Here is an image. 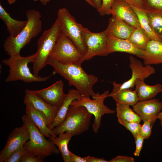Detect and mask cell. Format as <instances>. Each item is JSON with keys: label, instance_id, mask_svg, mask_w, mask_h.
<instances>
[{"label": "cell", "instance_id": "6da1fadb", "mask_svg": "<svg viewBox=\"0 0 162 162\" xmlns=\"http://www.w3.org/2000/svg\"><path fill=\"white\" fill-rule=\"evenodd\" d=\"M46 65L53 68V74L57 73L67 80L70 86H74L82 97L93 99L97 96L93 91V86L98 81V78L92 74H88L78 63L63 64L49 57Z\"/></svg>", "mask_w": 162, "mask_h": 162}, {"label": "cell", "instance_id": "83f0119b", "mask_svg": "<svg viewBox=\"0 0 162 162\" xmlns=\"http://www.w3.org/2000/svg\"><path fill=\"white\" fill-rule=\"evenodd\" d=\"M128 40L137 48L143 51L152 40L141 27L136 28Z\"/></svg>", "mask_w": 162, "mask_h": 162}, {"label": "cell", "instance_id": "30bf717a", "mask_svg": "<svg viewBox=\"0 0 162 162\" xmlns=\"http://www.w3.org/2000/svg\"><path fill=\"white\" fill-rule=\"evenodd\" d=\"M83 56L73 42L61 32L49 57L62 63H79Z\"/></svg>", "mask_w": 162, "mask_h": 162}, {"label": "cell", "instance_id": "d4e9b609", "mask_svg": "<svg viewBox=\"0 0 162 162\" xmlns=\"http://www.w3.org/2000/svg\"><path fill=\"white\" fill-rule=\"evenodd\" d=\"M109 96L112 98L116 103L126 104L132 106L139 101L136 91L131 88L112 89Z\"/></svg>", "mask_w": 162, "mask_h": 162}, {"label": "cell", "instance_id": "f35d334b", "mask_svg": "<svg viewBox=\"0 0 162 162\" xmlns=\"http://www.w3.org/2000/svg\"><path fill=\"white\" fill-rule=\"evenodd\" d=\"M70 157L71 162H87L85 157L82 158L70 151Z\"/></svg>", "mask_w": 162, "mask_h": 162}, {"label": "cell", "instance_id": "4fadbf2b", "mask_svg": "<svg viewBox=\"0 0 162 162\" xmlns=\"http://www.w3.org/2000/svg\"><path fill=\"white\" fill-rule=\"evenodd\" d=\"M63 86L62 81L59 80L46 88L32 91L47 103L59 109L66 95L63 92Z\"/></svg>", "mask_w": 162, "mask_h": 162}, {"label": "cell", "instance_id": "484cf974", "mask_svg": "<svg viewBox=\"0 0 162 162\" xmlns=\"http://www.w3.org/2000/svg\"><path fill=\"white\" fill-rule=\"evenodd\" d=\"M129 105L122 103H116V113L118 122L125 121L140 123L141 120Z\"/></svg>", "mask_w": 162, "mask_h": 162}, {"label": "cell", "instance_id": "f1b7e54d", "mask_svg": "<svg viewBox=\"0 0 162 162\" xmlns=\"http://www.w3.org/2000/svg\"><path fill=\"white\" fill-rule=\"evenodd\" d=\"M130 5L137 16L141 27L146 31L151 40L161 42V40L154 34L152 30L145 10Z\"/></svg>", "mask_w": 162, "mask_h": 162}, {"label": "cell", "instance_id": "8992f818", "mask_svg": "<svg viewBox=\"0 0 162 162\" xmlns=\"http://www.w3.org/2000/svg\"><path fill=\"white\" fill-rule=\"evenodd\" d=\"M61 31L56 19L50 28L43 32L37 41L36 56L33 63V74L38 76L40 70L46 64L47 60Z\"/></svg>", "mask_w": 162, "mask_h": 162}, {"label": "cell", "instance_id": "603a6c76", "mask_svg": "<svg viewBox=\"0 0 162 162\" xmlns=\"http://www.w3.org/2000/svg\"><path fill=\"white\" fill-rule=\"evenodd\" d=\"M0 18L5 25L10 36H16L26 26L27 20H20L12 18L0 4Z\"/></svg>", "mask_w": 162, "mask_h": 162}, {"label": "cell", "instance_id": "ee69618b", "mask_svg": "<svg viewBox=\"0 0 162 162\" xmlns=\"http://www.w3.org/2000/svg\"><path fill=\"white\" fill-rule=\"evenodd\" d=\"M16 0H7L10 4H12L14 3Z\"/></svg>", "mask_w": 162, "mask_h": 162}, {"label": "cell", "instance_id": "7c38bea8", "mask_svg": "<svg viewBox=\"0 0 162 162\" xmlns=\"http://www.w3.org/2000/svg\"><path fill=\"white\" fill-rule=\"evenodd\" d=\"M29 139V131L25 124L15 128L9 135L4 148L0 152V162H4L12 152L24 145Z\"/></svg>", "mask_w": 162, "mask_h": 162}, {"label": "cell", "instance_id": "8d00e7d4", "mask_svg": "<svg viewBox=\"0 0 162 162\" xmlns=\"http://www.w3.org/2000/svg\"><path fill=\"white\" fill-rule=\"evenodd\" d=\"M134 159L133 158L126 156H118L112 158L109 162H134Z\"/></svg>", "mask_w": 162, "mask_h": 162}, {"label": "cell", "instance_id": "f546056e", "mask_svg": "<svg viewBox=\"0 0 162 162\" xmlns=\"http://www.w3.org/2000/svg\"><path fill=\"white\" fill-rule=\"evenodd\" d=\"M28 151L24 145L12 152L4 162H20L21 158Z\"/></svg>", "mask_w": 162, "mask_h": 162}, {"label": "cell", "instance_id": "60d3db41", "mask_svg": "<svg viewBox=\"0 0 162 162\" xmlns=\"http://www.w3.org/2000/svg\"><path fill=\"white\" fill-rule=\"evenodd\" d=\"M94 5V7L97 9H98L100 7L102 2V0H90Z\"/></svg>", "mask_w": 162, "mask_h": 162}, {"label": "cell", "instance_id": "7a4b0ae2", "mask_svg": "<svg viewBox=\"0 0 162 162\" xmlns=\"http://www.w3.org/2000/svg\"><path fill=\"white\" fill-rule=\"evenodd\" d=\"M26 15L27 23L24 28L16 37H7L3 44L4 50L10 56L20 54L21 50L37 36L42 30L41 15L38 10H27Z\"/></svg>", "mask_w": 162, "mask_h": 162}, {"label": "cell", "instance_id": "ac0fdd59", "mask_svg": "<svg viewBox=\"0 0 162 162\" xmlns=\"http://www.w3.org/2000/svg\"><path fill=\"white\" fill-rule=\"evenodd\" d=\"M135 28L122 20L112 16L109 20L106 30L108 34L119 38L128 39Z\"/></svg>", "mask_w": 162, "mask_h": 162}, {"label": "cell", "instance_id": "3957f363", "mask_svg": "<svg viewBox=\"0 0 162 162\" xmlns=\"http://www.w3.org/2000/svg\"><path fill=\"white\" fill-rule=\"evenodd\" d=\"M36 56V53L26 57L22 56L19 54L10 56L9 58L2 60V63L9 67V68L5 82L17 80H21L26 83L42 82L50 79L52 75L42 77L36 76L31 73L28 64L32 63Z\"/></svg>", "mask_w": 162, "mask_h": 162}, {"label": "cell", "instance_id": "2e32d148", "mask_svg": "<svg viewBox=\"0 0 162 162\" xmlns=\"http://www.w3.org/2000/svg\"><path fill=\"white\" fill-rule=\"evenodd\" d=\"M24 104L30 103L42 112L48 121L50 128L56 116L58 109L48 104L34 93L32 90L26 89L24 98Z\"/></svg>", "mask_w": 162, "mask_h": 162}, {"label": "cell", "instance_id": "8fae6325", "mask_svg": "<svg viewBox=\"0 0 162 162\" xmlns=\"http://www.w3.org/2000/svg\"><path fill=\"white\" fill-rule=\"evenodd\" d=\"M129 67L132 71L131 78L122 84L113 81V89L119 90L124 88H133L137 80H144L146 78L155 72V68L151 65H145L141 61L132 56H129Z\"/></svg>", "mask_w": 162, "mask_h": 162}, {"label": "cell", "instance_id": "5b68a950", "mask_svg": "<svg viewBox=\"0 0 162 162\" xmlns=\"http://www.w3.org/2000/svg\"><path fill=\"white\" fill-rule=\"evenodd\" d=\"M22 121L28 129L30 139L24 146L27 151L43 158L60 152L56 146L50 140H47L31 119L26 114L22 116Z\"/></svg>", "mask_w": 162, "mask_h": 162}, {"label": "cell", "instance_id": "b9f144b4", "mask_svg": "<svg viewBox=\"0 0 162 162\" xmlns=\"http://www.w3.org/2000/svg\"><path fill=\"white\" fill-rule=\"evenodd\" d=\"M34 1H37V0H40L41 2L44 5H45L46 4V3L50 1V0H34ZM85 1H86V2H87L89 4H90L91 6L93 7H94V5L90 1V0H84Z\"/></svg>", "mask_w": 162, "mask_h": 162}, {"label": "cell", "instance_id": "ba28073f", "mask_svg": "<svg viewBox=\"0 0 162 162\" xmlns=\"http://www.w3.org/2000/svg\"><path fill=\"white\" fill-rule=\"evenodd\" d=\"M97 97L91 100L90 98L82 97L79 100H74L71 105L74 106H82L85 107L89 112L94 116V122L92 127L93 132L97 133L101 126V118L105 114H113L115 112L104 104L105 99L109 96V91H105L101 94L97 93Z\"/></svg>", "mask_w": 162, "mask_h": 162}, {"label": "cell", "instance_id": "277c9868", "mask_svg": "<svg viewBox=\"0 0 162 162\" xmlns=\"http://www.w3.org/2000/svg\"><path fill=\"white\" fill-rule=\"evenodd\" d=\"M92 115L83 106L70 105L64 121L52 131L56 136L65 132L79 135L88 130Z\"/></svg>", "mask_w": 162, "mask_h": 162}, {"label": "cell", "instance_id": "ab89813d", "mask_svg": "<svg viewBox=\"0 0 162 162\" xmlns=\"http://www.w3.org/2000/svg\"><path fill=\"white\" fill-rule=\"evenodd\" d=\"M85 157L87 162H109L104 158H97L90 156Z\"/></svg>", "mask_w": 162, "mask_h": 162}, {"label": "cell", "instance_id": "7402d4cb", "mask_svg": "<svg viewBox=\"0 0 162 162\" xmlns=\"http://www.w3.org/2000/svg\"><path fill=\"white\" fill-rule=\"evenodd\" d=\"M136 91L139 101L152 98L159 93L162 92V85L160 84L151 86L145 83L144 80L138 79L135 84Z\"/></svg>", "mask_w": 162, "mask_h": 162}, {"label": "cell", "instance_id": "4316f807", "mask_svg": "<svg viewBox=\"0 0 162 162\" xmlns=\"http://www.w3.org/2000/svg\"><path fill=\"white\" fill-rule=\"evenodd\" d=\"M145 10L152 30L162 40V10L156 9Z\"/></svg>", "mask_w": 162, "mask_h": 162}, {"label": "cell", "instance_id": "d6a6232c", "mask_svg": "<svg viewBox=\"0 0 162 162\" xmlns=\"http://www.w3.org/2000/svg\"><path fill=\"white\" fill-rule=\"evenodd\" d=\"M115 0H102L100 7L97 10L99 14L102 16L110 14V11L112 5Z\"/></svg>", "mask_w": 162, "mask_h": 162}, {"label": "cell", "instance_id": "9c48e42d", "mask_svg": "<svg viewBox=\"0 0 162 162\" xmlns=\"http://www.w3.org/2000/svg\"><path fill=\"white\" fill-rule=\"evenodd\" d=\"M83 36L87 51L80 61V64L95 56H106L109 54L107 46L108 34L106 30L99 32H93L84 27Z\"/></svg>", "mask_w": 162, "mask_h": 162}, {"label": "cell", "instance_id": "e575fe53", "mask_svg": "<svg viewBox=\"0 0 162 162\" xmlns=\"http://www.w3.org/2000/svg\"><path fill=\"white\" fill-rule=\"evenodd\" d=\"M44 159L28 151L22 157L20 162H43Z\"/></svg>", "mask_w": 162, "mask_h": 162}, {"label": "cell", "instance_id": "1f68e13d", "mask_svg": "<svg viewBox=\"0 0 162 162\" xmlns=\"http://www.w3.org/2000/svg\"><path fill=\"white\" fill-rule=\"evenodd\" d=\"M156 121L153 120L143 122L141 126L139 135L144 139H148L152 134V128Z\"/></svg>", "mask_w": 162, "mask_h": 162}, {"label": "cell", "instance_id": "d6986e66", "mask_svg": "<svg viewBox=\"0 0 162 162\" xmlns=\"http://www.w3.org/2000/svg\"><path fill=\"white\" fill-rule=\"evenodd\" d=\"M25 104L26 105V114L44 136L49 137L53 135L44 115L30 103H26Z\"/></svg>", "mask_w": 162, "mask_h": 162}, {"label": "cell", "instance_id": "d590c367", "mask_svg": "<svg viewBox=\"0 0 162 162\" xmlns=\"http://www.w3.org/2000/svg\"><path fill=\"white\" fill-rule=\"evenodd\" d=\"M144 140L143 138L139 135L135 139L136 149L134 153V154L135 156H139L142 147Z\"/></svg>", "mask_w": 162, "mask_h": 162}, {"label": "cell", "instance_id": "836d02e7", "mask_svg": "<svg viewBox=\"0 0 162 162\" xmlns=\"http://www.w3.org/2000/svg\"><path fill=\"white\" fill-rule=\"evenodd\" d=\"M144 9H156L162 10V0H142Z\"/></svg>", "mask_w": 162, "mask_h": 162}, {"label": "cell", "instance_id": "44dd1931", "mask_svg": "<svg viewBox=\"0 0 162 162\" xmlns=\"http://www.w3.org/2000/svg\"><path fill=\"white\" fill-rule=\"evenodd\" d=\"M82 96L76 90L70 89L61 106L58 109L55 119L50 127L52 130L54 127L61 124L64 121L72 101L74 100H79Z\"/></svg>", "mask_w": 162, "mask_h": 162}, {"label": "cell", "instance_id": "74e56055", "mask_svg": "<svg viewBox=\"0 0 162 162\" xmlns=\"http://www.w3.org/2000/svg\"><path fill=\"white\" fill-rule=\"evenodd\" d=\"M124 1L132 5L143 9L142 0H120Z\"/></svg>", "mask_w": 162, "mask_h": 162}, {"label": "cell", "instance_id": "f6af8a7d", "mask_svg": "<svg viewBox=\"0 0 162 162\" xmlns=\"http://www.w3.org/2000/svg\"><path fill=\"white\" fill-rule=\"evenodd\" d=\"M161 42H162V41Z\"/></svg>", "mask_w": 162, "mask_h": 162}, {"label": "cell", "instance_id": "4dcf8cb0", "mask_svg": "<svg viewBox=\"0 0 162 162\" xmlns=\"http://www.w3.org/2000/svg\"><path fill=\"white\" fill-rule=\"evenodd\" d=\"M118 122L131 133L134 139L139 135L140 130L141 126L140 123L125 121H120Z\"/></svg>", "mask_w": 162, "mask_h": 162}, {"label": "cell", "instance_id": "9a60e30c", "mask_svg": "<svg viewBox=\"0 0 162 162\" xmlns=\"http://www.w3.org/2000/svg\"><path fill=\"white\" fill-rule=\"evenodd\" d=\"M110 13L135 28L141 27L135 12L129 4L124 1L115 0L112 5Z\"/></svg>", "mask_w": 162, "mask_h": 162}, {"label": "cell", "instance_id": "e0dca14e", "mask_svg": "<svg viewBox=\"0 0 162 162\" xmlns=\"http://www.w3.org/2000/svg\"><path fill=\"white\" fill-rule=\"evenodd\" d=\"M107 46L109 54L116 52H124L142 59L144 56V51L137 48L128 39L119 38L108 34Z\"/></svg>", "mask_w": 162, "mask_h": 162}, {"label": "cell", "instance_id": "7bdbcfd3", "mask_svg": "<svg viewBox=\"0 0 162 162\" xmlns=\"http://www.w3.org/2000/svg\"><path fill=\"white\" fill-rule=\"evenodd\" d=\"M157 119H159L160 122V124L162 126V111L160 112L157 115Z\"/></svg>", "mask_w": 162, "mask_h": 162}, {"label": "cell", "instance_id": "ffe728a7", "mask_svg": "<svg viewBox=\"0 0 162 162\" xmlns=\"http://www.w3.org/2000/svg\"><path fill=\"white\" fill-rule=\"evenodd\" d=\"M144 65L162 63V42L151 40L144 51L143 59Z\"/></svg>", "mask_w": 162, "mask_h": 162}, {"label": "cell", "instance_id": "52a82bcc", "mask_svg": "<svg viewBox=\"0 0 162 162\" xmlns=\"http://www.w3.org/2000/svg\"><path fill=\"white\" fill-rule=\"evenodd\" d=\"M57 18L62 32L75 44L82 54L86 53L87 49L83 36L84 27L77 22L65 8L58 10Z\"/></svg>", "mask_w": 162, "mask_h": 162}, {"label": "cell", "instance_id": "5bb4252c", "mask_svg": "<svg viewBox=\"0 0 162 162\" xmlns=\"http://www.w3.org/2000/svg\"><path fill=\"white\" fill-rule=\"evenodd\" d=\"M132 106L144 122L157 119V115L162 109V102L158 99L152 98L139 101Z\"/></svg>", "mask_w": 162, "mask_h": 162}, {"label": "cell", "instance_id": "cb8c5ba5", "mask_svg": "<svg viewBox=\"0 0 162 162\" xmlns=\"http://www.w3.org/2000/svg\"><path fill=\"white\" fill-rule=\"evenodd\" d=\"M71 133L65 132L57 136L54 134L50 136L49 140L57 147L64 162H71L70 151L68 148V144L73 136Z\"/></svg>", "mask_w": 162, "mask_h": 162}]
</instances>
